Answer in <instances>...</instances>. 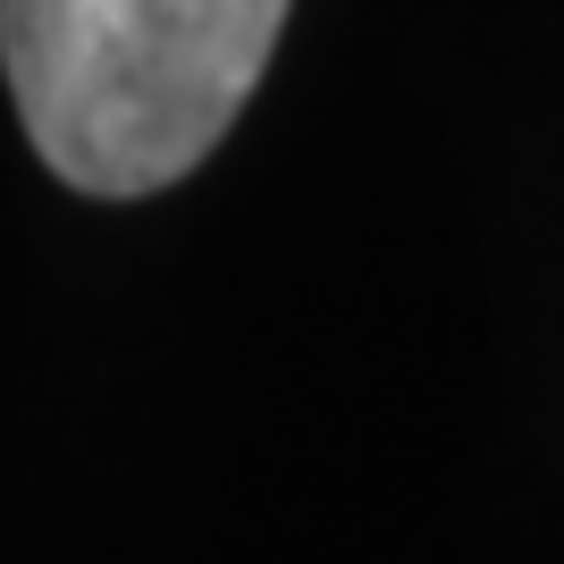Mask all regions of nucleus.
<instances>
[{"label": "nucleus", "instance_id": "obj_1", "mask_svg": "<svg viewBox=\"0 0 564 564\" xmlns=\"http://www.w3.org/2000/svg\"><path fill=\"white\" fill-rule=\"evenodd\" d=\"M279 25L286 0H0V68L59 186L135 203L212 161Z\"/></svg>", "mask_w": 564, "mask_h": 564}]
</instances>
